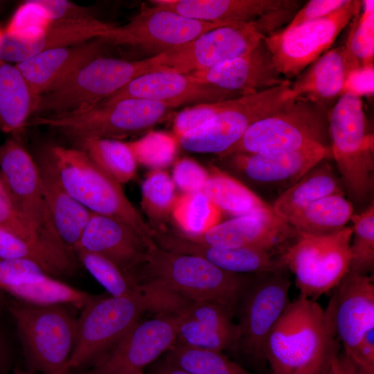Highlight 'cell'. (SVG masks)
I'll return each mask as SVG.
<instances>
[{
    "label": "cell",
    "instance_id": "obj_1",
    "mask_svg": "<svg viewBox=\"0 0 374 374\" xmlns=\"http://www.w3.org/2000/svg\"><path fill=\"white\" fill-rule=\"evenodd\" d=\"M136 292L122 296L96 297L82 309L76 319L70 369L94 364L105 355L147 312L175 314L188 301L168 289L145 283Z\"/></svg>",
    "mask_w": 374,
    "mask_h": 374
},
{
    "label": "cell",
    "instance_id": "obj_2",
    "mask_svg": "<svg viewBox=\"0 0 374 374\" xmlns=\"http://www.w3.org/2000/svg\"><path fill=\"white\" fill-rule=\"evenodd\" d=\"M136 278L141 283L161 285L189 301H212L235 310L251 279L223 270L199 256L167 250L157 243L148 247Z\"/></svg>",
    "mask_w": 374,
    "mask_h": 374
},
{
    "label": "cell",
    "instance_id": "obj_3",
    "mask_svg": "<svg viewBox=\"0 0 374 374\" xmlns=\"http://www.w3.org/2000/svg\"><path fill=\"white\" fill-rule=\"evenodd\" d=\"M62 184L90 212L114 218L130 228L150 247L154 231L125 195L121 184L81 149L47 146Z\"/></svg>",
    "mask_w": 374,
    "mask_h": 374
},
{
    "label": "cell",
    "instance_id": "obj_4",
    "mask_svg": "<svg viewBox=\"0 0 374 374\" xmlns=\"http://www.w3.org/2000/svg\"><path fill=\"white\" fill-rule=\"evenodd\" d=\"M296 11L280 9L252 21L220 26L152 59L161 71L185 74L205 71L251 51L292 19Z\"/></svg>",
    "mask_w": 374,
    "mask_h": 374
},
{
    "label": "cell",
    "instance_id": "obj_5",
    "mask_svg": "<svg viewBox=\"0 0 374 374\" xmlns=\"http://www.w3.org/2000/svg\"><path fill=\"white\" fill-rule=\"evenodd\" d=\"M332 157L349 196L357 203L371 197L374 188V136L362 98L344 93L328 111Z\"/></svg>",
    "mask_w": 374,
    "mask_h": 374
},
{
    "label": "cell",
    "instance_id": "obj_6",
    "mask_svg": "<svg viewBox=\"0 0 374 374\" xmlns=\"http://www.w3.org/2000/svg\"><path fill=\"white\" fill-rule=\"evenodd\" d=\"M0 176L28 228L51 253L77 266L75 253L61 240L55 227L40 184L35 158L19 136L0 143Z\"/></svg>",
    "mask_w": 374,
    "mask_h": 374
},
{
    "label": "cell",
    "instance_id": "obj_7",
    "mask_svg": "<svg viewBox=\"0 0 374 374\" xmlns=\"http://www.w3.org/2000/svg\"><path fill=\"white\" fill-rule=\"evenodd\" d=\"M329 109L305 98H297L252 124L235 145L218 157L235 152L285 153L313 144L330 148Z\"/></svg>",
    "mask_w": 374,
    "mask_h": 374
},
{
    "label": "cell",
    "instance_id": "obj_8",
    "mask_svg": "<svg viewBox=\"0 0 374 374\" xmlns=\"http://www.w3.org/2000/svg\"><path fill=\"white\" fill-rule=\"evenodd\" d=\"M161 71L152 57L127 61L100 56L55 90L39 96L35 116L65 115L97 106L134 79Z\"/></svg>",
    "mask_w": 374,
    "mask_h": 374
},
{
    "label": "cell",
    "instance_id": "obj_9",
    "mask_svg": "<svg viewBox=\"0 0 374 374\" xmlns=\"http://www.w3.org/2000/svg\"><path fill=\"white\" fill-rule=\"evenodd\" d=\"M172 108L160 103L127 98L65 115L33 116L28 126H44L74 141L82 138L121 140L144 134L170 115Z\"/></svg>",
    "mask_w": 374,
    "mask_h": 374
},
{
    "label": "cell",
    "instance_id": "obj_10",
    "mask_svg": "<svg viewBox=\"0 0 374 374\" xmlns=\"http://www.w3.org/2000/svg\"><path fill=\"white\" fill-rule=\"evenodd\" d=\"M27 362L48 374L68 366L76 335V319L61 304L8 305Z\"/></svg>",
    "mask_w": 374,
    "mask_h": 374
},
{
    "label": "cell",
    "instance_id": "obj_11",
    "mask_svg": "<svg viewBox=\"0 0 374 374\" xmlns=\"http://www.w3.org/2000/svg\"><path fill=\"white\" fill-rule=\"evenodd\" d=\"M352 235L350 226L324 236L297 233L286 246L280 258L294 274L300 296L316 300L339 285L349 269Z\"/></svg>",
    "mask_w": 374,
    "mask_h": 374
},
{
    "label": "cell",
    "instance_id": "obj_12",
    "mask_svg": "<svg viewBox=\"0 0 374 374\" xmlns=\"http://www.w3.org/2000/svg\"><path fill=\"white\" fill-rule=\"evenodd\" d=\"M290 80L268 90L229 100L227 105L200 127L178 139L186 150L223 154L235 145L248 128L293 101Z\"/></svg>",
    "mask_w": 374,
    "mask_h": 374
},
{
    "label": "cell",
    "instance_id": "obj_13",
    "mask_svg": "<svg viewBox=\"0 0 374 374\" xmlns=\"http://www.w3.org/2000/svg\"><path fill=\"white\" fill-rule=\"evenodd\" d=\"M325 310L316 301L300 296L289 303L272 327L264 357L272 374H290L316 353L326 333Z\"/></svg>",
    "mask_w": 374,
    "mask_h": 374
},
{
    "label": "cell",
    "instance_id": "obj_14",
    "mask_svg": "<svg viewBox=\"0 0 374 374\" xmlns=\"http://www.w3.org/2000/svg\"><path fill=\"white\" fill-rule=\"evenodd\" d=\"M361 8L362 1L348 0L326 17L267 36L263 42L278 71L287 80L296 78L330 48Z\"/></svg>",
    "mask_w": 374,
    "mask_h": 374
},
{
    "label": "cell",
    "instance_id": "obj_15",
    "mask_svg": "<svg viewBox=\"0 0 374 374\" xmlns=\"http://www.w3.org/2000/svg\"><path fill=\"white\" fill-rule=\"evenodd\" d=\"M287 270L256 275L237 305L238 339L235 350L253 361H265L267 337L289 302L291 280Z\"/></svg>",
    "mask_w": 374,
    "mask_h": 374
},
{
    "label": "cell",
    "instance_id": "obj_16",
    "mask_svg": "<svg viewBox=\"0 0 374 374\" xmlns=\"http://www.w3.org/2000/svg\"><path fill=\"white\" fill-rule=\"evenodd\" d=\"M233 23L207 22L190 19L154 6L142 5L130 21L115 26L100 37L107 45L130 46L151 57L186 44L199 35Z\"/></svg>",
    "mask_w": 374,
    "mask_h": 374
},
{
    "label": "cell",
    "instance_id": "obj_17",
    "mask_svg": "<svg viewBox=\"0 0 374 374\" xmlns=\"http://www.w3.org/2000/svg\"><path fill=\"white\" fill-rule=\"evenodd\" d=\"M332 157L330 148L313 144L296 151L258 154L235 152L218 157V161L234 175L248 183L281 194L298 181L320 161Z\"/></svg>",
    "mask_w": 374,
    "mask_h": 374
},
{
    "label": "cell",
    "instance_id": "obj_18",
    "mask_svg": "<svg viewBox=\"0 0 374 374\" xmlns=\"http://www.w3.org/2000/svg\"><path fill=\"white\" fill-rule=\"evenodd\" d=\"M175 314L139 321L105 355L78 374H127L143 369L176 342Z\"/></svg>",
    "mask_w": 374,
    "mask_h": 374
},
{
    "label": "cell",
    "instance_id": "obj_19",
    "mask_svg": "<svg viewBox=\"0 0 374 374\" xmlns=\"http://www.w3.org/2000/svg\"><path fill=\"white\" fill-rule=\"evenodd\" d=\"M127 98L154 101L172 109L185 104L232 100L222 90L188 74L158 71L134 79L98 105H109Z\"/></svg>",
    "mask_w": 374,
    "mask_h": 374
},
{
    "label": "cell",
    "instance_id": "obj_20",
    "mask_svg": "<svg viewBox=\"0 0 374 374\" xmlns=\"http://www.w3.org/2000/svg\"><path fill=\"white\" fill-rule=\"evenodd\" d=\"M330 301L336 337L343 350L355 360L364 335L374 328L373 276L348 270Z\"/></svg>",
    "mask_w": 374,
    "mask_h": 374
},
{
    "label": "cell",
    "instance_id": "obj_21",
    "mask_svg": "<svg viewBox=\"0 0 374 374\" xmlns=\"http://www.w3.org/2000/svg\"><path fill=\"white\" fill-rule=\"evenodd\" d=\"M180 233L190 240L211 247L278 251H283L297 234L273 211L235 217L198 235Z\"/></svg>",
    "mask_w": 374,
    "mask_h": 374
},
{
    "label": "cell",
    "instance_id": "obj_22",
    "mask_svg": "<svg viewBox=\"0 0 374 374\" xmlns=\"http://www.w3.org/2000/svg\"><path fill=\"white\" fill-rule=\"evenodd\" d=\"M0 290L31 305L69 304L82 308L96 296L46 273L36 263L0 258Z\"/></svg>",
    "mask_w": 374,
    "mask_h": 374
},
{
    "label": "cell",
    "instance_id": "obj_23",
    "mask_svg": "<svg viewBox=\"0 0 374 374\" xmlns=\"http://www.w3.org/2000/svg\"><path fill=\"white\" fill-rule=\"evenodd\" d=\"M263 40L244 55L188 75L217 87L232 100L278 87L287 79L275 67Z\"/></svg>",
    "mask_w": 374,
    "mask_h": 374
},
{
    "label": "cell",
    "instance_id": "obj_24",
    "mask_svg": "<svg viewBox=\"0 0 374 374\" xmlns=\"http://www.w3.org/2000/svg\"><path fill=\"white\" fill-rule=\"evenodd\" d=\"M154 240L172 251L199 256L229 272L256 275L287 270L280 258L283 251L261 248H220L190 240L179 230L167 227L154 231Z\"/></svg>",
    "mask_w": 374,
    "mask_h": 374
},
{
    "label": "cell",
    "instance_id": "obj_25",
    "mask_svg": "<svg viewBox=\"0 0 374 374\" xmlns=\"http://www.w3.org/2000/svg\"><path fill=\"white\" fill-rule=\"evenodd\" d=\"M235 310L212 301H190L175 314L177 344L222 352L235 350L238 326Z\"/></svg>",
    "mask_w": 374,
    "mask_h": 374
},
{
    "label": "cell",
    "instance_id": "obj_26",
    "mask_svg": "<svg viewBox=\"0 0 374 374\" xmlns=\"http://www.w3.org/2000/svg\"><path fill=\"white\" fill-rule=\"evenodd\" d=\"M100 37L78 44L39 53L15 64L33 91L51 92L93 59L103 56L105 46Z\"/></svg>",
    "mask_w": 374,
    "mask_h": 374
},
{
    "label": "cell",
    "instance_id": "obj_27",
    "mask_svg": "<svg viewBox=\"0 0 374 374\" xmlns=\"http://www.w3.org/2000/svg\"><path fill=\"white\" fill-rule=\"evenodd\" d=\"M112 26L92 17L52 21L38 34L27 39L17 38L4 32L0 42V60L17 64L43 51L101 37Z\"/></svg>",
    "mask_w": 374,
    "mask_h": 374
},
{
    "label": "cell",
    "instance_id": "obj_28",
    "mask_svg": "<svg viewBox=\"0 0 374 374\" xmlns=\"http://www.w3.org/2000/svg\"><path fill=\"white\" fill-rule=\"evenodd\" d=\"M77 247L107 258L134 278L148 249L144 240L123 223L93 213Z\"/></svg>",
    "mask_w": 374,
    "mask_h": 374
},
{
    "label": "cell",
    "instance_id": "obj_29",
    "mask_svg": "<svg viewBox=\"0 0 374 374\" xmlns=\"http://www.w3.org/2000/svg\"><path fill=\"white\" fill-rule=\"evenodd\" d=\"M35 159L55 227L62 242L74 252L91 212L64 188L47 147Z\"/></svg>",
    "mask_w": 374,
    "mask_h": 374
},
{
    "label": "cell",
    "instance_id": "obj_30",
    "mask_svg": "<svg viewBox=\"0 0 374 374\" xmlns=\"http://www.w3.org/2000/svg\"><path fill=\"white\" fill-rule=\"evenodd\" d=\"M154 4L190 19L207 22L244 23L280 9L299 8L295 0H158Z\"/></svg>",
    "mask_w": 374,
    "mask_h": 374
},
{
    "label": "cell",
    "instance_id": "obj_31",
    "mask_svg": "<svg viewBox=\"0 0 374 374\" xmlns=\"http://www.w3.org/2000/svg\"><path fill=\"white\" fill-rule=\"evenodd\" d=\"M308 67L291 84L294 96L330 109L341 95L349 72L344 46L326 51Z\"/></svg>",
    "mask_w": 374,
    "mask_h": 374
},
{
    "label": "cell",
    "instance_id": "obj_32",
    "mask_svg": "<svg viewBox=\"0 0 374 374\" xmlns=\"http://www.w3.org/2000/svg\"><path fill=\"white\" fill-rule=\"evenodd\" d=\"M39 100L15 64L0 60V131L20 136Z\"/></svg>",
    "mask_w": 374,
    "mask_h": 374
},
{
    "label": "cell",
    "instance_id": "obj_33",
    "mask_svg": "<svg viewBox=\"0 0 374 374\" xmlns=\"http://www.w3.org/2000/svg\"><path fill=\"white\" fill-rule=\"evenodd\" d=\"M333 195H344V192L332 166L324 159L280 194L271 206L285 222L308 205Z\"/></svg>",
    "mask_w": 374,
    "mask_h": 374
},
{
    "label": "cell",
    "instance_id": "obj_34",
    "mask_svg": "<svg viewBox=\"0 0 374 374\" xmlns=\"http://www.w3.org/2000/svg\"><path fill=\"white\" fill-rule=\"evenodd\" d=\"M353 211L352 203L344 195H333L308 205L287 217L285 222L297 233L328 235L345 228Z\"/></svg>",
    "mask_w": 374,
    "mask_h": 374
},
{
    "label": "cell",
    "instance_id": "obj_35",
    "mask_svg": "<svg viewBox=\"0 0 374 374\" xmlns=\"http://www.w3.org/2000/svg\"><path fill=\"white\" fill-rule=\"evenodd\" d=\"M202 192L222 212L238 217L273 211L244 183L215 165Z\"/></svg>",
    "mask_w": 374,
    "mask_h": 374
},
{
    "label": "cell",
    "instance_id": "obj_36",
    "mask_svg": "<svg viewBox=\"0 0 374 374\" xmlns=\"http://www.w3.org/2000/svg\"><path fill=\"white\" fill-rule=\"evenodd\" d=\"M99 167L121 184L133 179L137 163L128 143L100 138H82L73 141Z\"/></svg>",
    "mask_w": 374,
    "mask_h": 374
},
{
    "label": "cell",
    "instance_id": "obj_37",
    "mask_svg": "<svg viewBox=\"0 0 374 374\" xmlns=\"http://www.w3.org/2000/svg\"><path fill=\"white\" fill-rule=\"evenodd\" d=\"M171 215L179 231L192 236L206 233L222 219V212L202 192L177 197Z\"/></svg>",
    "mask_w": 374,
    "mask_h": 374
},
{
    "label": "cell",
    "instance_id": "obj_38",
    "mask_svg": "<svg viewBox=\"0 0 374 374\" xmlns=\"http://www.w3.org/2000/svg\"><path fill=\"white\" fill-rule=\"evenodd\" d=\"M166 360L193 374H251L222 352L175 343Z\"/></svg>",
    "mask_w": 374,
    "mask_h": 374
},
{
    "label": "cell",
    "instance_id": "obj_39",
    "mask_svg": "<svg viewBox=\"0 0 374 374\" xmlns=\"http://www.w3.org/2000/svg\"><path fill=\"white\" fill-rule=\"evenodd\" d=\"M361 10L352 19L344 47L348 71L373 65L374 60V1H362Z\"/></svg>",
    "mask_w": 374,
    "mask_h": 374
},
{
    "label": "cell",
    "instance_id": "obj_40",
    "mask_svg": "<svg viewBox=\"0 0 374 374\" xmlns=\"http://www.w3.org/2000/svg\"><path fill=\"white\" fill-rule=\"evenodd\" d=\"M175 184L163 170H152L142 184L141 207L153 230L166 227L175 202Z\"/></svg>",
    "mask_w": 374,
    "mask_h": 374
},
{
    "label": "cell",
    "instance_id": "obj_41",
    "mask_svg": "<svg viewBox=\"0 0 374 374\" xmlns=\"http://www.w3.org/2000/svg\"><path fill=\"white\" fill-rule=\"evenodd\" d=\"M78 261L112 296H122L141 290L145 283L121 270L107 258L80 247L74 249Z\"/></svg>",
    "mask_w": 374,
    "mask_h": 374
},
{
    "label": "cell",
    "instance_id": "obj_42",
    "mask_svg": "<svg viewBox=\"0 0 374 374\" xmlns=\"http://www.w3.org/2000/svg\"><path fill=\"white\" fill-rule=\"evenodd\" d=\"M353 240L350 242V271L360 275H371L374 269V204L360 213L353 214Z\"/></svg>",
    "mask_w": 374,
    "mask_h": 374
},
{
    "label": "cell",
    "instance_id": "obj_43",
    "mask_svg": "<svg viewBox=\"0 0 374 374\" xmlns=\"http://www.w3.org/2000/svg\"><path fill=\"white\" fill-rule=\"evenodd\" d=\"M177 143L175 136L161 132H150L128 143L136 163L152 170H163L174 161Z\"/></svg>",
    "mask_w": 374,
    "mask_h": 374
},
{
    "label": "cell",
    "instance_id": "obj_44",
    "mask_svg": "<svg viewBox=\"0 0 374 374\" xmlns=\"http://www.w3.org/2000/svg\"><path fill=\"white\" fill-rule=\"evenodd\" d=\"M325 313L327 318L326 330L318 350L308 362L290 374H327L334 357L339 351L341 344L335 335L332 305L330 302Z\"/></svg>",
    "mask_w": 374,
    "mask_h": 374
},
{
    "label": "cell",
    "instance_id": "obj_45",
    "mask_svg": "<svg viewBox=\"0 0 374 374\" xmlns=\"http://www.w3.org/2000/svg\"><path fill=\"white\" fill-rule=\"evenodd\" d=\"M229 101L197 104L182 110L174 120L175 136L178 140L187 132L204 125L221 112Z\"/></svg>",
    "mask_w": 374,
    "mask_h": 374
},
{
    "label": "cell",
    "instance_id": "obj_46",
    "mask_svg": "<svg viewBox=\"0 0 374 374\" xmlns=\"http://www.w3.org/2000/svg\"><path fill=\"white\" fill-rule=\"evenodd\" d=\"M209 172L193 159L183 158L176 161L172 180L184 193L202 192Z\"/></svg>",
    "mask_w": 374,
    "mask_h": 374
},
{
    "label": "cell",
    "instance_id": "obj_47",
    "mask_svg": "<svg viewBox=\"0 0 374 374\" xmlns=\"http://www.w3.org/2000/svg\"><path fill=\"white\" fill-rule=\"evenodd\" d=\"M0 258L32 261L51 276L46 260L36 249L1 227H0Z\"/></svg>",
    "mask_w": 374,
    "mask_h": 374
},
{
    "label": "cell",
    "instance_id": "obj_48",
    "mask_svg": "<svg viewBox=\"0 0 374 374\" xmlns=\"http://www.w3.org/2000/svg\"><path fill=\"white\" fill-rule=\"evenodd\" d=\"M51 21L73 20L92 17L88 10L67 1H31Z\"/></svg>",
    "mask_w": 374,
    "mask_h": 374
},
{
    "label": "cell",
    "instance_id": "obj_49",
    "mask_svg": "<svg viewBox=\"0 0 374 374\" xmlns=\"http://www.w3.org/2000/svg\"><path fill=\"white\" fill-rule=\"evenodd\" d=\"M348 1L310 0L296 12L285 28H292L326 17L341 8Z\"/></svg>",
    "mask_w": 374,
    "mask_h": 374
},
{
    "label": "cell",
    "instance_id": "obj_50",
    "mask_svg": "<svg viewBox=\"0 0 374 374\" xmlns=\"http://www.w3.org/2000/svg\"><path fill=\"white\" fill-rule=\"evenodd\" d=\"M373 66H362L349 71L341 95L348 93L359 98L373 95L374 92Z\"/></svg>",
    "mask_w": 374,
    "mask_h": 374
},
{
    "label": "cell",
    "instance_id": "obj_51",
    "mask_svg": "<svg viewBox=\"0 0 374 374\" xmlns=\"http://www.w3.org/2000/svg\"><path fill=\"white\" fill-rule=\"evenodd\" d=\"M327 374H372L357 364L344 350L334 357Z\"/></svg>",
    "mask_w": 374,
    "mask_h": 374
},
{
    "label": "cell",
    "instance_id": "obj_52",
    "mask_svg": "<svg viewBox=\"0 0 374 374\" xmlns=\"http://www.w3.org/2000/svg\"><path fill=\"white\" fill-rule=\"evenodd\" d=\"M154 374H193L167 360L158 363L153 370Z\"/></svg>",
    "mask_w": 374,
    "mask_h": 374
},
{
    "label": "cell",
    "instance_id": "obj_53",
    "mask_svg": "<svg viewBox=\"0 0 374 374\" xmlns=\"http://www.w3.org/2000/svg\"><path fill=\"white\" fill-rule=\"evenodd\" d=\"M7 355L3 344L0 339V374L3 371V369L7 362Z\"/></svg>",
    "mask_w": 374,
    "mask_h": 374
},
{
    "label": "cell",
    "instance_id": "obj_54",
    "mask_svg": "<svg viewBox=\"0 0 374 374\" xmlns=\"http://www.w3.org/2000/svg\"><path fill=\"white\" fill-rule=\"evenodd\" d=\"M71 370L70 369L69 366H67L57 371H55L54 373H48V374H69L70 371Z\"/></svg>",
    "mask_w": 374,
    "mask_h": 374
},
{
    "label": "cell",
    "instance_id": "obj_55",
    "mask_svg": "<svg viewBox=\"0 0 374 374\" xmlns=\"http://www.w3.org/2000/svg\"><path fill=\"white\" fill-rule=\"evenodd\" d=\"M127 374H144L143 371H137V372H134V373H127Z\"/></svg>",
    "mask_w": 374,
    "mask_h": 374
},
{
    "label": "cell",
    "instance_id": "obj_56",
    "mask_svg": "<svg viewBox=\"0 0 374 374\" xmlns=\"http://www.w3.org/2000/svg\"><path fill=\"white\" fill-rule=\"evenodd\" d=\"M3 33H4V31H3V30H1L0 29V42H1V39H2V37H3Z\"/></svg>",
    "mask_w": 374,
    "mask_h": 374
},
{
    "label": "cell",
    "instance_id": "obj_57",
    "mask_svg": "<svg viewBox=\"0 0 374 374\" xmlns=\"http://www.w3.org/2000/svg\"><path fill=\"white\" fill-rule=\"evenodd\" d=\"M2 304H3V301H2L1 298L0 297V309H1V307H2Z\"/></svg>",
    "mask_w": 374,
    "mask_h": 374
}]
</instances>
